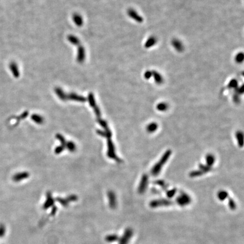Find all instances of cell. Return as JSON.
Wrapping results in <instances>:
<instances>
[{
  "label": "cell",
  "mask_w": 244,
  "mask_h": 244,
  "mask_svg": "<svg viewBox=\"0 0 244 244\" xmlns=\"http://www.w3.org/2000/svg\"><path fill=\"white\" fill-rule=\"evenodd\" d=\"M52 199L50 197V195H49V198L48 199V201H47V202H46V203H45V207L46 208V207H48V206H51L52 204Z\"/></svg>",
  "instance_id": "cell-28"
},
{
  "label": "cell",
  "mask_w": 244,
  "mask_h": 244,
  "mask_svg": "<svg viewBox=\"0 0 244 244\" xmlns=\"http://www.w3.org/2000/svg\"><path fill=\"white\" fill-rule=\"evenodd\" d=\"M190 202H191L190 197L187 194L184 193H182V195H180L176 199L177 203L181 206H184L186 205H188Z\"/></svg>",
  "instance_id": "cell-3"
},
{
  "label": "cell",
  "mask_w": 244,
  "mask_h": 244,
  "mask_svg": "<svg viewBox=\"0 0 244 244\" xmlns=\"http://www.w3.org/2000/svg\"><path fill=\"white\" fill-rule=\"evenodd\" d=\"M109 197L110 199V206L112 208H115L117 205L116 198L114 192H110L109 193Z\"/></svg>",
  "instance_id": "cell-11"
},
{
  "label": "cell",
  "mask_w": 244,
  "mask_h": 244,
  "mask_svg": "<svg viewBox=\"0 0 244 244\" xmlns=\"http://www.w3.org/2000/svg\"><path fill=\"white\" fill-rule=\"evenodd\" d=\"M176 191L177 190H176V189L175 188L171 189V190H167L166 192V195L167 196V197L169 199H171L176 194Z\"/></svg>",
  "instance_id": "cell-22"
},
{
  "label": "cell",
  "mask_w": 244,
  "mask_h": 244,
  "mask_svg": "<svg viewBox=\"0 0 244 244\" xmlns=\"http://www.w3.org/2000/svg\"><path fill=\"white\" fill-rule=\"evenodd\" d=\"M108 156H109L111 158L116 160L118 162H121V160H119L117 156H116L115 153V149H114V145L113 142L111 141L110 139L108 140Z\"/></svg>",
  "instance_id": "cell-5"
},
{
  "label": "cell",
  "mask_w": 244,
  "mask_h": 244,
  "mask_svg": "<svg viewBox=\"0 0 244 244\" xmlns=\"http://www.w3.org/2000/svg\"><path fill=\"white\" fill-rule=\"evenodd\" d=\"M152 76L154 79V80L156 81V84H162L163 82L162 76L156 71H152Z\"/></svg>",
  "instance_id": "cell-10"
},
{
  "label": "cell",
  "mask_w": 244,
  "mask_h": 244,
  "mask_svg": "<svg viewBox=\"0 0 244 244\" xmlns=\"http://www.w3.org/2000/svg\"><path fill=\"white\" fill-rule=\"evenodd\" d=\"M218 197L220 201H225V199L228 197V193L225 190H221L218 193Z\"/></svg>",
  "instance_id": "cell-16"
},
{
  "label": "cell",
  "mask_w": 244,
  "mask_h": 244,
  "mask_svg": "<svg viewBox=\"0 0 244 244\" xmlns=\"http://www.w3.org/2000/svg\"><path fill=\"white\" fill-rule=\"evenodd\" d=\"M204 173H203L201 169L195 170V171H193L191 173H189V176H190V178H195V177L201 176Z\"/></svg>",
  "instance_id": "cell-18"
},
{
  "label": "cell",
  "mask_w": 244,
  "mask_h": 244,
  "mask_svg": "<svg viewBox=\"0 0 244 244\" xmlns=\"http://www.w3.org/2000/svg\"><path fill=\"white\" fill-rule=\"evenodd\" d=\"M171 154L172 152L171 150H167L161 157L159 162H158L154 166H153L152 169H151V173L153 176H156L160 173L161 169H162L163 166L165 165L166 162L169 160Z\"/></svg>",
  "instance_id": "cell-1"
},
{
  "label": "cell",
  "mask_w": 244,
  "mask_h": 244,
  "mask_svg": "<svg viewBox=\"0 0 244 244\" xmlns=\"http://www.w3.org/2000/svg\"><path fill=\"white\" fill-rule=\"evenodd\" d=\"M157 42V40H156V37L154 36H152L149 37L148 39L147 40V41L145 44V48L148 49V48H152L153 46L155 45V44H156Z\"/></svg>",
  "instance_id": "cell-9"
},
{
  "label": "cell",
  "mask_w": 244,
  "mask_h": 244,
  "mask_svg": "<svg viewBox=\"0 0 244 244\" xmlns=\"http://www.w3.org/2000/svg\"><path fill=\"white\" fill-rule=\"evenodd\" d=\"M236 139L238 140V144L240 147H243L244 145V135L241 131H238L236 134Z\"/></svg>",
  "instance_id": "cell-13"
},
{
  "label": "cell",
  "mask_w": 244,
  "mask_h": 244,
  "mask_svg": "<svg viewBox=\"0 0 244 244\" xmlns=\"http://www.w3.org/2000/svg\"><path fill=\"white\" fill-rule=\"evenodd\" d=\"M228 205H229V208L232 210H234L236 208V204L234 202V200L230 197H229V199H228Z\"/></svg>",
  "instance_id": "cell-21"
},
{
  "label": "cell",
  "mask_w": 244,
  "mask_h": 244,
  "mask_svg": "<svg viewBox=\"0 0 244 244\" xmlns=\"http://www.w3.org/2000/svg\"><path fill=\"white\" fill-rule=\"evenodd\" d=\"M238 86V82L237 80L236 79H233L232 80L229 84H228V87L230 88H237Z\"/></svg>",
  "instance_id": "cell-24"
},
{
  "label": "cell",
  "mask_w": 244,
  "mask_h": 244,
  "mask_svg": "<svg viewBox=\"0 0 244 244\" xmlns=\"http://www.w3.org/2000/svg\"><path fill=\"white\" fill-rule=\"evenodd\" d=\"M128 14L132 19H133L138 23H142L143 21V18L134 9H130L128 11Z\"/></svg>",
  "instance_id": "cell-6"
},
{
  "label": "cell",
  "mask_w": 244,
  "mask_h": 244,
  "mask_svg": "<svg viewBox=\"0 0 244 244\" xmlns=\"http://www.w3.org/2000/svg\"><path fill=\"white\" fill-rule=\"evenodd\" d=\"M215 161V156L212 154H209L206 156V162L207 163V165L210 167H212V166L214 164Z\"/></svg>",
  "instance_id": "cell-12"
},
{
  "label": "cell",
  "mask_w": 244,
  "mask_h": 244,
  "mask_svg": "<svg viewBox=\"0 0 244 244\" xmlns=\"http://www.w3.org/2000/svg\"><path fill=\"white\" fill-rule=\"evenodd\" d=\"M32 119L33 120L35 121L36 123L39 124L42 123L43 121H44V119H43V118H42V117H40V116L37 115H33L32 117Z\"/></svg>",
  "instance_id": "cell-23"
},
{
  "label": "cell",
  "mask_w": 244,
  "mask_h": 244,
  "mask_svg": "<svg viewBox=\"0 0 244 244\" xmlns=\"http://www.w3.org/2000/svg\"><path fill=\"white\" fill-rule=\"evenodd\" d=\"M243 87L242 86H241V87H240V88H237V93H238V94L239 95V94H241V93H243Z\"/></svg>",
  "instance_id": "cell-31"
},
{
  "label": "cell",
  "mask_w": 244,
  "mask_h": 244,
  "mask_svg": "<svg viewBox=\"0 0 244 244\" xmlns=\"http://www.w3.org/2000/svg\"><path fill=\"white\" fill-rule=\"evenodd\" d=\"M132 234H133L132 230L131 229H127L125 232L123 238H122L119 244H128L132 236Z\"/></svg>",
  "instance_id": "cell-7"
},
{
  "label": "cell",
  "mask_w": 244,
  "mask_h": 244,
  "mask_svg": "<svg viewBox=\"0 0 244 244\" xmlns=\"http://www.w3.org/2000/svg\"><path fill=\"white\" fill-rule=\"evenodd\" d=\"M158 124L156 123H151L148 125L147 127V130L149 133H153L156 131L158 129Z\"/></svg>",
  "instance_id": "cell-14"
},
{
  "label": "cell",
  "mask_w": 244,
  "mask_h": 244,
  "mask_svg": "<svg viewBox=\"0 0 244 244\" xmlns=\"http://www.w3.org/2000/svg\"><path fill=\"white\" fill-rule=\"evenodd\" d=\"M148 184V176L147 174H143L141 178L140 184L138 188V192L140 194H143L146 191Z\"/></svg>",
  "instance_id": "cell-4"
},
{
  "label": "cell",
  "mask_w": 244,
  "mask_h": 244,
  "mask_svg": "<svg viewBox=\"0 0 244 244\" xmlns=\"http://www.w3.org/2000/svg\"><path fill=\"white\" fill-rule=\"evenodd\" d=\"M236 61L238 63H241L244 60V54L242 53H238V55L236 56Z\"/></svg>",
  "instance_id": "cell-25"
},
{
  "label": "cell",
  "mask_w": 244,
  "mask_h": 244,
  "mask_svg": "<svg viewBox=\"0 0 244 244\" xmlns=\"http://www.w3.org/2000/svg\"><path fill=\"white\" fill-rule=\"evenodd\" d=\"M171 44H172L173 47L178 52H182L184 49V47L182 44V42L181 41H180L179 40L176 39H173Z\"/></svg>",
  "instance_id": "cell-8"
},
{
  "label": "cell",
  "mask_w": 244,
  "mask_h": 244,
  "mask_svg": "<svg viewBox=\"0 0 244 244\" xmlns=\"http://www.w3.org/2000/svg\"><path fill=\"white\" fill-rule=\"evenodd\" d=\"M233 101L234 102L236 103H238L240 101V98H239V96L238 95H234L233 96Z\"/></svg>",
  "instance_id": "cell-30"
},
{
  "label": "cell",
  "mask_w": 244,
  "mask_h": 244,
  "mask_svg": "<svg viewBox=\"0 0 244 244\" xmlns=\"http://www.w3.org/2000/svg\"><path fill=\"white\" fill-rule=\"evenodd\" d=\"M154 184H156V185H158V186H160L163 189H166L168 187L166 185V182H165L163 180H161L155 181Z\"/></svg>",
  "instance_id": "cell-20"
},
{
  "label": "cell",
  "mask_w": 244,
  "mask_h": 244,
  "mask_svg": "<svg viewBox=\"0 0 244 244\" xmlns=\"http://www.w3.org/2000/svg\"><path fill=\"white\" fill-rule=\"evenodd\" d=\"M169 108L168 105L165 102H161L156 105V109L160 111H165L167 110Z\"/></svg>",
  "instance_id": "cell-17"
},
{
  "label": "cell",
  "mask_w": 244,
  "mask_h": 244,
  "mask_svg": "<svg viewBox=\"0 0 244 244\" xmlns=\"http://www.w3.org/2000/svg\"><path fill=\"white\" fill-rule=\"evenodd\" d=\"M29 176L28 173H20L16 174L14 177L13 179L15 182H19L20 180L22 179H26Z\"/></svg>",
  "instance_id": "cell-15"
},
{
  "label": "cell",
  "mask_w": 244,
  "mask_h": 244,
  "mask_svg": "<svg viewBox=\"0 0 244 244\" xmlns=\"http://www.w3.org/2000/svg\"><path fill=\"white\" fill-rule=\"evenodd\" d=\"M173 204V201L169 199H162L153 200L150 203V206L153 208H156L161 206H168Z\"/></svg>",
  "instance_id": "cell-2"
},
{
  "label": "cell",
  "mask_w": 244,
  "mask_h": 244,
  "mask_svg": "<svg viewBox=\"0 0 244 244\" xmlns=\"http://www.w3.org/2000/svg\"><path fill=\"white\" fill-rule=\"evenodd\" d=\"M63 149H64V147H63V146H61V147H58V148H57L56 149H55V153L58 154V153H61V152H62V151L63 150Z\"/></svg>",
  "instance_id": "cell-29"
},
{
  "label": "cell",
  "mask_w": 244,
  "mask_h": 244,
  "mask_svg": "<svg viewBox=\"0 0 244 244\" xmlns=\"http://www.w3.org/2000/svg\"><path fill=\"white\" fill-rule=\"evenodd\" d=\"M67 147L68 148V150H70L71 152H74L76 148L75 144L72 142H68L67 145Z\"/></svg>",
  "instance_id": "cell-26"
},
{
  "label": "cell",
  "mask_w": 244,
  "mask_h": 244,
  "mask_svg": "<svg viewBox=\"0 0 244 244\" xmlns=\"http://www.w3.org/2000/svg\"><path fill=\"white\" fill-rule=\"evenodd\" d=\"M199 167L200 169L204 173H208L210 171L212 170V167H209L208 165H204L203 164H200L199 165Z\"/></svg>",
  "instance_id": "cell-19"
},
{
  "label": "cell",
  "mask_w": 244,
  "mask_h": 244,
  "mask_svg": "<svg viewBox=\"0 0 244 244\" xmlns=\"http://www.w3.org/2000/svg\"><path fill=\"white\" fill-rule=\"evenodd\" d=\"M152 77V71L148 70L144 74V78L146 79H149Z\"/></svg>",
  "instance_id": "cell-27"
}]
</instances>
